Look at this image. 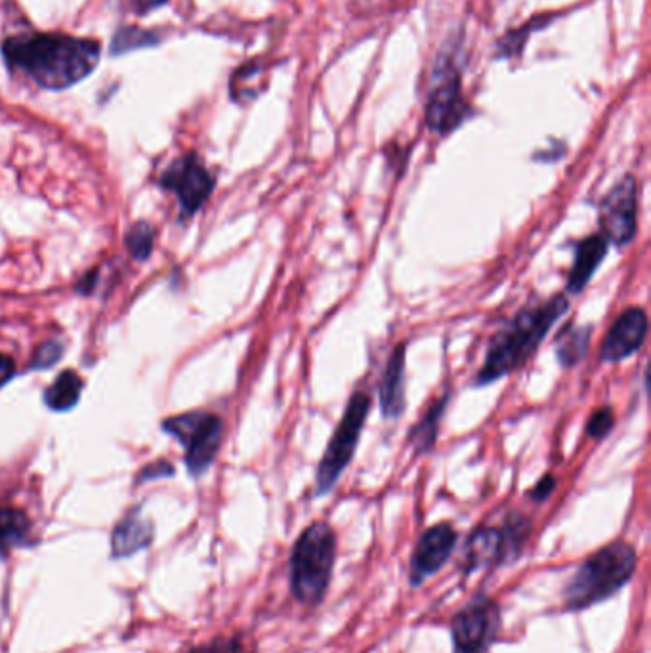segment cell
<instances>
[{
	"mask_svg": "<svg viewBox=\"0 0 651 653\" xmlns=\"http://www.w3.org/2000/svg\"><path fill=\"white\" fill-rule=\"evenodd\" d=\"M637 548L627 541H613L598 548L579 566L564 588L565 612H583L615 596L637 572Z\"/></svg>",
	"mask_w": 651,
	"mask_h": 653,
	"instance_id": "3",
	"label": "cell"
},
{
	"mask_svg": "<svg viewBox=\"0 0 651 653\" xmlns=\"http://www.w3.org/2000/svg\"><path fill=\"white\" fill-rule=\"evenodd\" d=\"M61 352V344L55 343V340H50V343L42 344L41 348L37 350L33 357V367L34 369H47V367H52V365L60 359Z\"/></svg>",
	"mask_w": 651,
	"mask_h": 653,
	"instance_id": "27",
	"label": "cell"
},
{
	"mask_svg": "<svg viewBox=\"0 0 651 653\" xmlns=\"http://www.w3.org/2000/svg\"><path fill=\"white\" fill-rule=\"evenodd\" d=\"M154 543V524L140 508L128 512L127 516L115 526L111 535V553L115 558H128L132 554L146 551Z\"/></svg>",
	"mask_w": 651,
	"mask_h": 653,
	"instance_id": "14",
	"label": "cell"
},
{
	"mask_svg": "<svg viewBox=\"0 0 651 653\" xmlns=\"http://www.w3.org/2000/svg\"><path fill=\"white\" fill-rule=\"evenodd\" d=\"M556 18L558 14L535 16V18H531L522 28L509 31L501 41H497V58H501V60L517 58V56L522 55V50L527 44V39H530L531 34L539 31V29L551 26L552 21L556 20Z\"/></svg>",
	"mask_w": 651,
	"mask_h": 653,
	"instance_id": "21",
	"label": "cell"
},
{
	"mask_svg": "<svg viewBox=\"0 0 651 653\" xmlns=\"http://www.w3.org/2000/svg\"><path fill=\"white\" fill-rule=\"evenodd\" d=\"M338 540L327 522L304 530L290 553V593L303 606L317 607L329 591Z\"/></svg>",
	"mask_w": 651,
	"mask_h": 653,
	"instance_id": "4",
	"label": "cell"
},
{
	"mask_svg": "<svg viewBox=\"0 0 651 653\" xmlns=\"http://www.w3.org/2000/svg\"><path fill=\"white\" fill-rule=\"evenodd\" d=\"M591 325H565L564 329L558 333L556 343H554L558 362L564 367H573L579 362H583L591 348Z\"/></svg>",
	"mask_w": 651,
	"mask_h": 653,
	"instance_id": "17",
	"label": "cell"
},
{
	"mask_svg": "<svg viewBox=\"0 0 651 653\" xmlns=\"http://www.w3.org/2000/svg\"><path fill=\"white\" fill-rule=\"evenodd\" d=\"M161 186L172 191L181 207V218L201 209L208 197L213 196L215 178L195 154L176 159L161 176Z\"/></svg>",
	"mask_w": 651,
	"mask_h": 653,
	"instance_id": "11",
	"label": "cell"
},
{
	"mask_svg": "<svg viewBox=\"0 0 651 653\" xmlns=\"http://www.w3.org/2000/svg\"><path fill=\"white\" fill-rule=\"evenodd\" d=\"M161 41L159 34L154 31H146V29L138 28H121L115 33L114 42H111V55L121 56L138 48L155 47L157 42Z\"/></svg>",
	"mask_w": 651,
	"mask_h": 653,
	"instance_id": "22",
	"label": "cell"
},
{
	"mask_svg": "<svg viewBox=\"0 0 651 653\" xmlns=\"http://www.w3.org/2000/svg\"><path fill=\"white\" fill-rule=\"evenodd\" d=\"M530 520L522 514H511L503 527L480 526L471 533L463 546L458 566L471 575L485 567H499L514 562L530 540Z\"/></svg>",
	"mask_w": 651,
	"mask_h": 653,
	"instance_id": "5",
	"label": "cell"
},
{
	"mask_svg": "<svg viewBox=\"0 0 651 653\" xmlns=\"http://www.w3.org/2000/svg\"><path fill=\"white\" fill-rule=\"evenodd\" d=\"M445 407H447V396L434 402V405L430 407L428 412L424 413L421 421L413 426L410 444L415 447V452L418 455L421 453H428L434 447V444H436L437 428H440V423H442V417H444Z\"/></svg>",
	"mask_w": 651,
	"mask_h": 653,
	"instance_id": "19",
	"label": "cell"
},
{
	"mask_svg": "<svg viewBox=\"0 0 651 653\" xmlns=\"http://www.w3.org/2000/svg\"><path fill=\"white\" fill-rule=\"evenodd\" d=\"M82 380L75 370H66L45 392V404L55 412H68L81 398Z\"/></svg>",
	"mask_w": 651,
	"mask_h": 653,
	"instance_id": "18",
	"label": "cell"
},
{
	"mask_svg": "<svg viewBox=\"0 0 651 653\" xmlns=\"http://www.w3.org/2000/svg\"><path fill=\"white\" fill-rule=\"evenodd\" d=\"M381 412L386 418L402 417L405 412V344L392 352L378 388Z\"/></svg>",
	"mask_w": 651,
	"mask_h": 653,
	"instance_id": "15",
	"label": "cell"
},
{
	"mask_svg": "<svg viewBox=\"0 0 651 653\" xmlns=\"http://www.w3.org/2000/svg\"><path fill=\"white\" fill-rule=\"evenodd\" d=\"M165 431L186 447V465L191 476H201L213 465L223 442V418L210 413H188L168 418Z\"/></svg>",
	"mask_w": 651,
	"mask_h": 653,
	"instance_id": "9",
	"label": "cell"
},
{
	"mask_svg": "<svg viewBox=\"0 0 651 653\" xmlns=\"http://www.w3.org/2000/svg\"><path fill=\"white\" fill-rule=\"evenodd\" d=\"M648 337V314L642 308H629L613 321L605 335L600 359L615 364L637 354Z\"/></svg>",
	"mask_w": 651,
	"mask_h": 653,
	"instance_id": "13",
	"label": "cell"
},
{
	"mask_svg": "<svg viewBox=\"0 0 651 653\" xmlns=\"http://www.w3.org/2000/svg\"><path fill=\"white\" fill-rule=\"evenodd\" d=\"M600 226L608 243L624 247L638 229V182L627 175L605 194L600 202Z\"/></svg>",
	"mask_w": 651,
	"mask_h": 653,
	"instance_id": "10",
	"label": "cell"
},
{
	"mask_svg": "<svg viewBox=\"0 0 651 653\" xmlns=\"http://www.w3.org/2000/svg\"><path fill=\"white\" fill-rule=\"evenodd\" d=\"M188 653H250L241 636H224L189 650Z\"/></svg>",
	"mask_w": 651,
	"mask_h": 653,
	"instance_id": "26",
	"label": "cell"
},
{
	"mask_svg": "<svg viewBox=\"0 0 651 653\" xmlns=\"http://www.w3.org/2000/svg\"><path fill=\"white\" fill-rule=\"evenodd\" d=\"M155 228L148 222H138L127 234V247L136 260H146L154 250Z\"/></svg>",
	"mask_w": 651,
	"mask_h": 653,
	"instance_id": "24",
	"label": "cell"
},
{
	"mask_svg": "<svg viewBox=\"0 0 651 653\" xmlns=\"http://www.w3.org/2000/svg\"><path fill=\"white\" fill-rule=\"evenodd\" d=\"M260 75H263V66L258 61H249V63H245V66L237 69L234 77H231V81H229L231 98L236 101L255 100L258 95L250 87V82L256 81Z\"/></svg>",
	"mask_w": 651,
	"mask_h": 653,
	"instance_id": "23",
	"label": "cell"
},
{
	"mask_svg": "<svg viewBox=\"0 0 651 653\" xmlns=\"http://www.w3.org/2000/svg\"><path fill=\"white\" fill-rule=\"evenodd\" d=\"M610 243L602 234L586 237L583 241L578 243L575 247V260L568 277V289L570 293H581L589 285L591 277L596 274L598 266L602 264L608 256Z\"/></svg>",
	"mask_w": 651,
	"mask_h": 653,
	"instance_id": "16",
	"label": "cell"
},
{
	"mask_svg": "<svg viewBox=\"0 0 651 653\" xmlns=\"http://www.w3.org/2000/svg\"><path fill=\"white\" fill-rule=\"evenodd\" d=\"M31 532L26 512L16 508H0V554H7L16 546L23 545Z\"/></svg>",
	"mask_w": 651,
	"mask_h": 653,
	"instance_id": "20",
	"label": "cell"
},
{
	"mask_svg": "<svg viewBox=\"0 0 651 653\" xmlns=\"http://www.w3.org/2000/svg\"><path fill=\"white\" fill-rule=\"evenodd\" d=\"M371 396L367 392H356L349 398L348 407L344 412L335 434L327 445L316 474V497H325L335 489L336 482L348 468L352 458L356 455L357 444L362 438L363 426L367 423L371 412Z\"/></svg>",
	"mask_w": 651,
	"mask_h": 653,
	"instance_id": "6",
	"label": "cell"
},
{
	"mask_svg": "<svg viewBox=\"0 0 651 653\" xmlns=\"http://www.w3.org/2000/svg\"><path fill=\"white\" fill-rule=\"evenodd\" d=\"M570 308L564 295L549 298L546 303L525 306L491 338L482 369L477 370L476 386L495 383L511 375L537 350L539 344L551 333L552 327Z\"/></svg>",
	"mask_w": 651,
	"mask_h": 653,
	"instance_id": "2",
	"label": "cell"
},
{
	"mask_svg": "<svg viewBox=\"0 0 651 653\" xmlns=\"http://www.w3.org/2000/svg\"><path fill=\"white\" fill-rule=\"evenodd\" d=\"M554 489H556V478L549 474V476L539 479L537 485L531 489L530 498L531 501H535V503H544L546 498L551 497Z\"/></svg>",
	"mask_w": 651,
	"mask_h": 653,
	"instance_id": "28",
	"label": "cell"
},
{
	"mask_svg": "<svg viewBox=\"0 0 651 653\" xmlns=\"http://www.w3.org/2000/svg\"><path fill=\"white\" fill-rule=\"evenodd\" d=\"M175 474V468L168 466L167 463H157V465H149L146 471L141 472L138 482H148V479L161 478V476H170Z\"/></svg>",
	"mask_w": 651,
	"mask_h": 653,
	"instance_id": "30",
	"label": "cell"
},
{
	"mask_svg": "<svg viewBox=\"0 0 651 653\" xmlns=\"http://www.w3.org/2000/svg\"><path fill=\"white\" fill-rule=\"evenodd\" d=\"M503 610L497 600L477 593L451 620L453 653H487L497 642Z\"/></svg>",
	"mask_w": 651,
	"mask_h": 653,
	"instance_id": "8",
	"label": "cell"
},
{
	"mask_svg": "<svg viewBox=\"0 0 651 653\" xmlns=\"http://www.w3.org/2000/svg\"><path fill=\"white\" fill-rule=\"evenodd\" d=\"M615 426V415L611 407H602L592 413V417L586 423V436L592 439H602L613 431Z\"/></svg>",
	"mask_w": 651,
	"mask_h": 653,
	"instance_id": "25",
	"label": "cell"
},
{
	"mask_svg": "<svg viewBox=\"0 0 651 653\" xmlns=\"http://www.w3.org/2000/svg\"><path fill=\"white\" fill-rule=\"evenodd\" d=\"M14 359L12 357L0 354V384L7 383L8 378L14 375Z\"/></svg>",
	"mask_w": 651,
	"mask_h": 653,
	"instance_id": "31",
	"label": "cell"
},
{
	"mask_svg": "<svg viewBox=\"0 0 651 653\" xmlns=\"http://www.w3.org/2000/svg\"><path fill=\"white\" fill-rule=\"evenodd\" d=\"M458 533L450 522H442L428 527L416 541L415 551L411 554L410 585L413 588L423 586L426 581L444 570L457 546Z\"/></svg>",
	"mask_w": 651,
	"mask_h": 653,
	"instance_id": "12",
	"label": "cell"
},
{
	"mask_svg": "<svg viewBox=\"0 0 651 653\" xmlns=\"http://www.w3.org/2000/svg\"><path fill=\"white\" fill-rule=\"evenodd\" d=\"M2 56L12 73L45 90H66L92 73L101 58L100 42L66 33L8 37Z\"/></svg>",
	"mask_w": 651,
	"mask_h": 653,
	"instance_id": "1",
	"label": "cell"
},
{
	"mask_svg": "<svg viewBox=\"0 0 651 653\" xmlns=\"http://www.w3.org/2000/svg\"><path fill=\"white\" fill-rule=\"evenodd\" d=\"M471 117V106L463 95V81L457 68V58L453 52L440 55L430 90L424 121L426 127L440 136H447L457 130Z\"/></svg>",
	"mask_w": 651,
	"mask_h": 653,
	"instance_id": "7",
	"label": "cell"
},
{
	"mask_svg": "<svg viewBox=\"0 0 651 653\" xmlns=\"http://www.w3.org/2000/svg\"><path fill=\"white\" fill-rule=\"evenodd\" d=\"M128 7L135 10V14L148 16L149 12H154L157 8H161L162 4H167L168 0H127Z\"/></svg>",
	"mask_w": 651,
	"mask_h": 653,
	"instance_id": "29",
	"label": "cell"
}]
</instances>
